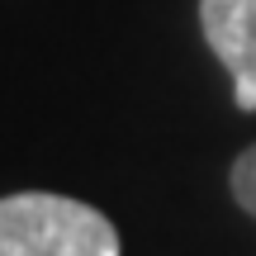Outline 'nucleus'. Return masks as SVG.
Wrapping results in <instances>:
<instances>
[{
    "label": "nucleus",
    "instance_id": "1",
    "mask_svg": "<svg viewBox=\"0 0 256 256\" xmlns=\"http://www.w3.org/2000/svg\"><path fill=\"white\" fill-rule=\"evenodd\" d=\"M0 256H119V228L72 194L19 190L0 200Z\"/></svg>",
    "mask_w": 256,
    "mask_h": 256
},
{
    "label": "nucleus",
    "instance_id": "2",
    "mask_svg": "<svg viewBox=\"0 0 256 256\" xmlns=\"http://www.w3.org/2000/svg\"><path fill=\"white\" fill-rule=\"evenodd\" d=\"M200 28L232 76L238 110H256V0H200Z\"/></svg>",
    "mask_w": 256,
    "mask_h": 256
},
{
    "label": "nucleus",
    "instance_id": "3",
    "mask_svg": "<svg viewBox=\"0 0 256 256\" xmlns=\"http://www.w3.org/2000/svg\"><path fill=\"white\" fill-rule=\"evenodd\" d=\"M228 180H232V200L256 218V142L232 162V176H228Z\"/></svg>",
    "mask_w": 256,
    "mask_h": 256
}]
</instances>
